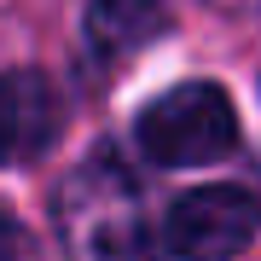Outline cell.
<instances>
[{
  "mask_svg": "<svg viewBox=\"0 0 261 261\" xmlns=\"http://www.w3.org/2000/svg\"><path fill=\"white\" fill-rule=\"evenodd\" d=\"M238 145V111L226 87L180 82L140 111V151L163 168H197Z\"/></svg>",
  "mask_w": 261,
  "mask_h": 261,
  "instance_id": "7a4b0ae2",
  "label": "cell"
},
{
  "mask_svg": "<svg viewBox=\"0 0 261 261\" xmlns=\"http://www.w3.org/2000/svg\"><path fill=\"white\" fill-rule=\"evenodd\" d=\"M0 261H23V232L12 215H0Z\"/></svg>",
  "mask_w": 261,
  "mask_h": 261,
  "instance_id": "8992f818",
  "label": "cell"
},
{
  "mask_svg": "<svg viewBox=\"0 0 261 261\" xmlns=\"http://www.w3.org/2000/svg\"><path fill=\"white\" fill-rule=\"evenodd\" d=\"M168 35V0H93L87 6V41L99 58H134Z\"/></svg>",
  "mask_w": 261,
  "mask_h": 261,
  "instance_id": "5b68a950",
  "label": "cell"
},
{
  "mask_svg": "<svg viewBox=\"0 0 261 261\" xmlns=\"http://www.w3.org/2000/svg\"><path fill=\"white\" fill-rule=\"evenodd\" d=\"M261 232V197L244 186H197L180 192L163 221V244L180 261H232Z\"/></svg>",
  "mask_w": 261,
  "mask_h": 261,
  "instance_id": "3957f363",
  "label": "cell"
},
{
  "mask_svg": "<svg viewBox=\"0 0 261 261\" xmlns=\"http://www.w3.org/2000/svg\"><path fill=\"white\" fill-rule=\"evenodd\" d=\"M53 221L70 261H157L145 209H140V186L105 151L70 168V180L58 186Z\"/></svg>",
  "mask_w": 261,
  "mask_h": 261,
  "instance_id": "6da1fadb",
  "label": "cell"
},
{
  "mask_svg": "<svg viewBox=\"0 0 261 261\" xmlns=\"http://www.w3.org/2000/svg\"><path fill=\"white\" fill-rule=\"evenodd\" d=\"M58 134V99L41 70H0V168L29 163Z\"/></svg>",
  "mask_w": 261,
  "mask_h": 261,
  "instance_id": "277c9868",
  "label": "cell"
}]
</instances>
